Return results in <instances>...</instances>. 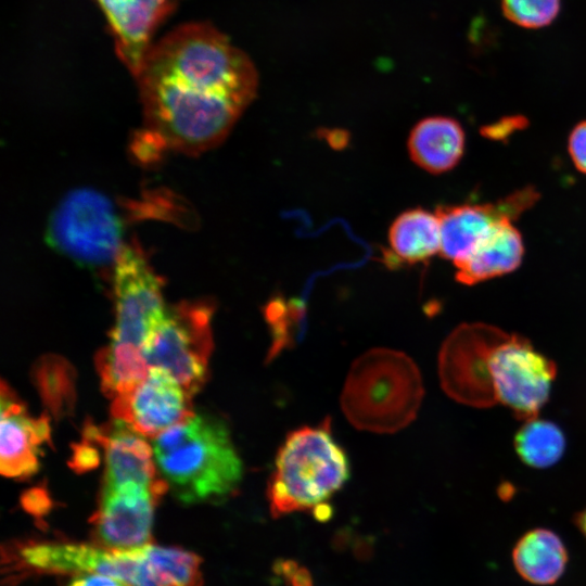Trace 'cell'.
Segmentation results:
<instances>
[{
  "label": "cell",
  "mask_w": 586,
  "mask_h": 586,
  "mask_svg": "<svg viewBox=\"0 0 586 586\" xmlns=\"http://www.w3.org/2000/svg\"><path fill=\"white\" fill-rule=\"evenodd\" d=\"M143 126L131 151L141 163L219 144L258 87L249 55L209 23L178 26L153 43L133 76Z\"/></svg>",
  "instance_id": "cell-1"
},
{
  "label": "cell",
  "mask_w": 586,
  "mask_h": 586,
  "mask_svg": "<svg viewBox=\"0 0 586 586\" xmlns=\"http://www.w3.org/2000/svg\"><path fill=\"white\" fill-rule=\"evenodd\" d=\"M556 373V364L527 339L481 322L456 328L438 355L449 397L477 408L501 404L523 421L538 416Z\"/></svg>",
  "instance_id": "cell-2"
},
{
  "label": "cell",
  "mask_w": 586,
  "mask_h": 586,
  "mask_svg": "<svg viewBox=\"0 0 586 586\" xmlns=\"http://www.w3.org/2000/svg\"><path fill=\"white\" fill-rule=\"evenodd\" d=\"M152 448L161 476L182 504L224 499L242 480V461L218 417L194 412L153 437Z\"/></svg>",
  "instance_id": "cell-3"
},
{
  "label": "cell",
  "mask_w": 586,
  "mask_h": 586,
  "mask_svg": "<svg viewBox=\"0 0 586 586\" xmlns=\"http://www.w3.org/2000/svg\"><path fill=\"white\" fill-rule=\"evenodd\" d=\"M351 475L345 450L335 441L331 419L290 432L279 447L267 486L273 518L310 511L340 491Z\"/></svg>",
  "instance_id": "cell-4"
},
{
  "label": "cell",
  "mask_w": 586,
  "mask_h": 586,
  "mask_svg": "<svg viewBox=\"0 0 586 586\" xmlns=\"http://www.w3.org/2000/svg\"><path fill=\"white\" fill-rule=\"evenodd\" d=\"M423 394L419 369L409 356L373 348L352 365L341 406L357 429L394 433L416 418Z\"/></svg>",
  "instance_id": "cell-5"
},
{
  "label": "cell",
  "mask_w": 586,
  "mask_h": 586,
  "mask_svg": "<svg viewBox=\"0 0 586 586\" xmlns=\"http://www.w3.org/2000/svg\"><path fill=\"white\" fill-rule=\"evenodd\" d=\"M139 207L140 204L133 211ZM128 209L101 191L73 190L53 208L46 227V242L80 266L113 269L127 245L125 234L131 217L141 216L131 215Z\"/></svg>",
  "instance_id": "cell-6"
},
{
  "label": "cell",
  "mask_w": 586,
  "mask_h": 586,
  "mask_svg": "<svg viewBox=\"0 0 586 586\" xmlns=\"http://www.w3.org/2000/svg\"><path fill=\"white\" fill-rule=\"evenodd\" d=\"M213 313L214 306L203 301L166 306L143 347L149 367L169 372L190 395L201 388L207 377Z\"/></svg>",
  "instance_id": "cell-7"
},
{
  "label": "cell",
  "mask_w": 586,
  "mask_h": 586,
  "mask_svg": "<svg viewBox=\"0 0 586 586\" xmlns=\"http://www.w3.org/2000/svg\"><path fill=\"white\" fill-rule=\"evenodd\" d=\"M115 323L111 347L143 354L166 306L162 281L136 245L127 244L113 268Z\"/></svg>",
  "instance_id": "cell-8"
},
{
  "label": "cell",
  "mask_w": 586,
  "mask_h": 586,
  "mask_svg": "<svg viewBox=\"0 0 586 586\" xmlns=\"http://www.w3.org/2000/svg\"><path fill=\"white\" fill-rule=\"evenodd\" d=\"M191 397L169 372L150 367L142 381L113 398L112 413L153 438L194 413Z\"/></svg>",
  "instance_id": "cell-9"
},
{
  "label": "cell",
  "mask_w": 586,
  "mask_h": 586,
  "mask_svg": "<svg viewBox=\"0 0 586 586\" xmlns=\"http://www.w3.org/2000/svg\"><path fill=\"white\" fill-rule=\"evenodd\" d=\"M163 495L140 486L104 488L91 523L97 546L130 550L150 544L156 504Z\"/></svg>",
  "instance_id": "cell-10"
},
{
  "label": "cell",
  "mask_w": 586,
  "mask_h": 586,
  "mask_svg": "<svg viewBox=\"0 0 586 586\" xmlns=\"http://www.w3.org/2000/svg\"><path fill=\"white\" fill-rule=\"evenodd\" d=\"M527 186L504 199L483 204L443 205L435 213L440 221V254L454 264L466 257L488 230L500 220H515L538 200Z\"/></svg>",
  "instance_id": "cell-11"
},
{
  "label": "cell",
  "mask_w": 586,
  "mask_h": 586,
  "mask_svg": "<svg viewBox=\"0 0 586 586\" xmlns=\"http://www.w3.org/2000/svg\"><path fill=\"white\" fill-rule=\"evenodd\" d=\"M85 434L104 449V488L133 484L150 487L161 495L168 489L158 472L152 444L127 422L115 419L104 430L89 425Z\"/></svg>",
  "instance_id": "cell-12"
},
{
  "label": "cell",
  "mask_w": 586,
  "mask_h": 586,
  "mask_svg": "<svg viewBox=\"0 0 586 586\" xmlns=\"http://www.w3.org/2000/svg\"><path fill=\"white\" fill-rule=\"evenodd\" d=\"M113 38L115 53L132 76L153 44V36L179 0H94Z\"/></svg>",
  "instance_id": "cell-13"
},
{
  "label": "cell",
  "mask_w": 586,
  "mask_h": 586,
  "mask_svg": "<svg viewBox=\"0 0 586 586\" xmlns=\"http://www.w3.org/2000/svg\"><path fill=\"white\" fill-rule=\"evenodd\" d=\"M0 470L8 477H26L39 467L41 446L50 441L46 416L27 413L16 396L1 384Z\"/></svg>",
  "instance_id": "cell-14"
},
{
  "label": "cell",
  "mask_w": 586,
  "mask_h": 586,
  "mask_svg": "<svg viewBox=\"0 0 586 586\" xmlns=\"http://www.w3.org/2000/svg\"><path fill=\"white\" fill-rule=\"evenodd\" d=\"M524 243L512 220H500L456 266V279L473 285L509 273L522 263Z\"/></svg>",
  "instance_id": "cell-15"
},
{
  "label": "cell",
  "mask_w": 586,
  "mask_h": 586,
  "mask_svg": "<svg viewBox=\"0 0 586 586\" xmlns=\"http://www.w3.org/2000/svg\"><path fill=\"white\" fill-rule=\"evenodd\" d=\"M466 136L459 122L448 116H430L411 129L408 152L411 160L431 174L453 169L461 160Z\"/></svg>",
  "instance_id": "cell-16"
},
{
  "label": "cell",
  "mask_w": 586,
  "mask_h": 586,
  "mask_svg": "<svg viewBox=\"0 0 586 586\" xmlns=\"http://www.w3.org/2000/svg\"><path fill=\"white\" fill-rule=\"evenodd\" d=\"M384 263L391 267L425 263L441 250V230L436 213L423 208L403 212L391 225Z\"/></svg>",
  "instance_id": "cell-17"
},
{
  "label": "cell",
  "mask_w": 586,
  "mask_h": 586,
  "mask_svg": "<svg viewBox=\"0 0 586 586\" xmlns=\"http://www.w3.org/2000/svg\"><path fill=\"white\" fill-rule=\"evenodd\" d=\"M109 549L74 543H29L21 546L14 563L31 573H101Z\"/></svg>",
  "instance_id": "cell-18"
},
{
  "label": "cell",
  "mask_w": 586,
  "mask_h": 586,
  "mask_svg": "<svg viewBox=\"0 0 586 586\" xmlns=\"http://www.w3.org/2000/svg\"><path fill=\"white\" fill-rule=\"evenodd\" d=\"M512 560L518 573L527 582L549 585L563 574L568 552L559 536L547 528L525 533L515 544Z\"/></svg>",
  "instance_id": "cell-19"
},
{
  "label": "cell",
  "mask_w": 586,
  "mask_h": 586,
  "mask_svg": "<svg viewBox=\"0 0 586 586\" xmlns=\"http://www.w3.org/2000/svg\"><path fill=\"white\" fill-rule=\"evenodd\" d=\"M35 386L55 418L69 415L76 400L75 371L63 357L47 355L34 366Z\"/></svg>",
  "instance_id": "cell-20"
},
{
  "label": "cell",
  "mask_w": 586,
  "mask_h": 586,
  "mask_svg": "<svg viewBox=\"0 0 586 586\" xmlns=\"http://www.w3.org/2000/svg\"><path fill=\"white\" fill-rule=\"evenodd\" d=\"M565 438L560 428L538 417L525 420L514 436V449L527 466L544 469L562 457Z\"/></svg>",
  "instance_id": "cell-21"
},
{
  "label": "cell",
  "mask_w": 586,
  "mask_h": 586,
  "mask_svg": "<svg viewBox=\"0 0 586 586\" xmlns=\"http://www.w3.org/2000/svg\"><path fill=\"white\" fill-rule=\"evenodd\" d=\"M141 552L160 586H202L201 558L178 547L144 545Z\"/></svg>",
  "instance_id": "cell-22"
},
{
  "label": "cell",
  "mask_w": 586,
  "mask_h": 586,
  "mask_svg": "<svg viewBox=\"0 0 586 586\" xmlns=\"http://www.w3.org/2000/svg\"><path fill=\"white\" fill-rule=\"evenodd\" d=\"M266 319L271 329L272 343L268 359L275 358L282 349L294 344L297 322L302 319V308L286 304L280 298L270 302L266 308Z\"/></svg>",
  "instance_id": "cell-23"
},
{
  "label": "cell",
  "mask_w": 586,
  "mask_h": 586,
  "mask_svg": "<svg viewBox=\"0 0 586 586\" xmlns=\"http://www.w3.org/2000/svg\"><path fill=\"white\" fill-rule=\"evenodd\" d=\"M560 3L561 0H501L506 17L525 28L549 25L558 15Z\"/></svg>",
  "instance_id": "cell-24"
},
{
  "label": "cell",
  "mask_w": 586,
  "mask_h": 586,
  "mask_svg": "<svg viewBox=\"0 0 586 586\" xmlns=\"http://www.w3.org/2000/svg\"><path fill=\"white\" fill-rule=\"evenodd\" d=\"M273 572L282 577L289 586H313L310 572L294 560H277L273 564Z\"/></svg>",
  "instance_id": "cell-25"
},
{
  "label": "cell",
  "mask_w": 586,
  "mask_h": 586,
  "mask_svg": "<svg viewBox=\"0 0 586 586\" xmlns=\"http://www.w3.org/2000/svg\"><path fill=\"white\" fill-rule=\"evenodd\" d=\"M568 150L575 167L586 174V120L578 123L571 131Z\"/></svg>",
  "instance_id": "cell-26"
},
{
  "label": "cell",
  "mask_w": 586,
  "mask_h": 586,
  "mask_svg": "<svg viewBox=\"0 0 586 586\" xmlns=\"http://www.w3.org/2000/svg\"><path fill=\"white\" fill-rule=\"evenodd\" d=\"M525 124L526 120L522 116H510L485 126L482 132L485 137L491 139H505L514 130L522 128Z\"/></svg>",
  "instance_id": "cell-27"
},
{
  "label": "cell",
  "mask_w": 586,
  "mask_h": 586,
  "mask_svg": "<svg viewBox=\"0 0 586 586\" xmlns=\"http://www.w3.org/2000/svg\"><path fill=\"white\" fill-rule=\"evenodd\" d=\"M98 461L97 450L90 445L89 441H85L77 446L72 459V467L78 471H85L93 468Z\"/></svg>",
  "instance_id": "cell-28"
},
{
  "label": "cell",
  "mask_w": 586,
  "mask_h": 586,
  "mask_svg": "<svg viewBox=\"0 0 586 586\" xmlns=\"http://www.w3.org/2000/svg\"><path fill=\"white\" fill-rule=\"evenodd\" d=\"M68 586H128L125 583L100 573H86L76 576Z\"/></svg>",
  "instance_id": "cell-29"
},
{
  "label": "cell",
  "mask_w": 586,
  "mask_h": 586,
  "mask_svg": "<svg viewBox=\"0 0 586 586\" xmlns=\"http://www.w3.org/2000/svg\"><path fill=\"white\" fill-rule=\"evenodd\" d=\"M575 523L586 538V508L575 517Z\"/></svg>",
  "instance_id": "cell-30"
}]
</instances>
